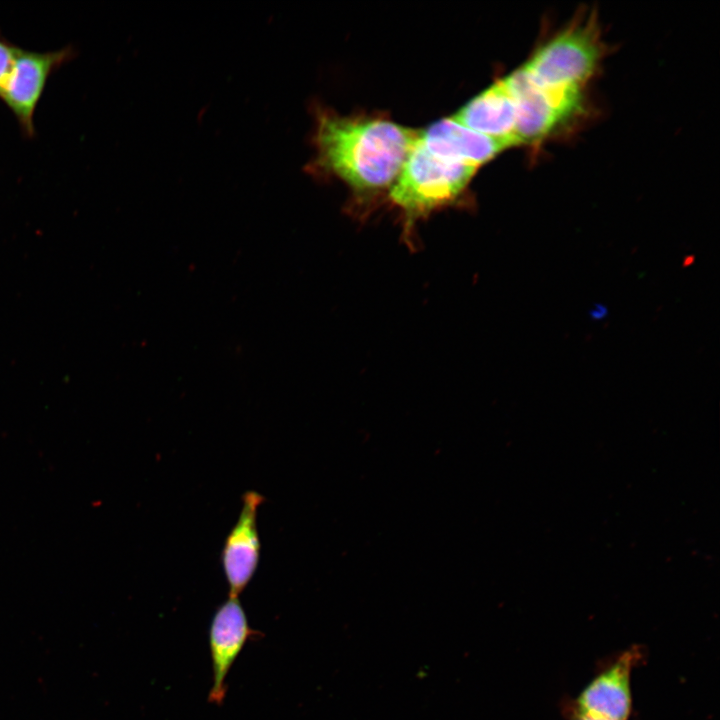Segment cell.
Here are the masks:
<instances>
[{"label": "cell", "instance_id": "10", "mask_svg": "<svg viewBox=\"0 0 720 720\" xmlns=\"http://www.w3.org/2000/svg\"><path fill=\"white\" fill-rule=\"evenodd\" d=\"M452 118L476 132L518 145L515 102L504 78L472 98Z\"/></svg>", "mask_w": 720, "mask_h": 720}, {"label": "cell", "instance_id": "6", "mask_svg": "<svg viewBox=\"0 0 720 720\" xmlns=\"http://www.w3.org/2000/svg\"><path fill=\"white\" fill-rule=\"evenodd\" d=\"M515 102L518 144H537L577 111L557 93L538 86L521 67L504 78Z\"/></svg>", "mask_w": 720, "mask_h": 720}, {"label": "cell", "instance_id": "3", "mask_svg": "<svg viewBox=\"0 0 720 720\" xmlns=\"http://www.w3.org/2000/svg\"><path fill=\"white\" fill-rule=\"evenodd\" d=\"M604 53L596 16H580L538 47L522 68L543 88L582 89Z\"/></svg>", "mask_w": 720, "mask_h": 720}, {"label": "cell", "instance_id": "11", "mask_svg": "<svg viewBox=\"0 0 720 720\" xmlns=\"http://www.w3.org/2000/svg\"><path fill=\"white\" fill-rule=\"evenodd\" d=\"M18 49L0 35V87L12 68Z\"/></svg>", "mask_w": 720, "mask_h": 720}, {"label": "cell", "instance_id": "7", "mask_svg": "<svg viewBox=\"0 0 720 720\" xmlns=\"http://www.w3.org/2000/svg\"><path fill=\"white\" fill-rule=\"evenodd\" d=\"M250 627L238 597L229 596L217 607L209 627V650L212 665V685L208 701L221 705L227 693V675L236 658L249 640L262 637Z\"/></svg>", "mask_w": 720, "mask_h": 720}, {"label": "cell", "instance_id": "5", "mask_svg": "<svg viewBox=\"0 0 720 720\" xmlns=\"http://www.w3.org/2000/svg\"><path fill=\"white\" fill-rule=\"evenodd\" d=\"M72 56L70 47L49 52L18 49L12 68L0 87V99L27 136L34 134V112L49 76Z\"/></svg>", "mask_w": 720, "mask_h": 720}, {"label": "cell", "instance_id": "1", "mask_svg": "<svg viewBox=\"0 0 720 720\" xmlns=\"http://www.w3.org/2000/svg\"><path fill=\"white\" fill-rule=\"evenodd\" d=\"M313 112L316 156L307 170L334 175L363 195L390 187L419 135L382 118L342 117L319 105Z\"/></svg>", "mask_w": 720, "mask_h": 720}, {"label": "cell", "instance_id": "13", "mask_svg": "<svg viewBox=\"0 0 720 720\" xmlns=\"http://www.w3.org/2000/svg\"><path fill=\"white\" fill-rule=\"evenodd\" d=\"M607 309L602 305H596L591 311V317L593 319H601L606 315Z\"/></svg>", "mask_w": 720, "mask_h": 720}, {"label": "cell", "instance_id": "9", "mask_svg": "<svg viewBox=\"0 0 720 720\" xmlns=\"http://www.w3.org/2000/svg\"><path fill=\"white\" fill-rule=\"evenodd\" d=\"M418 139L430 152L476 168L516 145L512 140L491 137L469 129L452 117L419 131Z\"/></svg>", "mask_w": 720, "mask_h": 720}, {"label": "cell", "instance_id": "8", "mask_svg": "<svg viewBox=\"0 0 720 720\" xmlns=\"http://www.w3.org/2000/svg\"><path fill=\"white\" fill-rule=\"evenodd\" d=\"M263 501L264 497L260 493L245 492L238 520L225 539L221 563L231 597H238L242 593L258 568L261 542L257 513Z\"/></svg>", "mask_w": 720, "mask_h": 720}, {"label": "cell", "instance_id": "4", "mask_svg": "<svg viewBox=\"0 0 720 720\" xmlns=\"http://www.w3.org/2000/svg\"><path fill=\"white\" fill-rule=\"evenodd\" d=\"M644 649L632 645L603 664L577 697L565 707L610 720H629L633 701L631 678L642 662Z\"/></svg>", "mask_w": 720, "mask_h": 720}, {"label": "cell", "instance_id": "2", "mask_svg": "<svg viewBox=\"0 0 720 720\" xmlns=\"http://www.w3.org/2000/svg\"><path fill=\"white\" fill-rule=\"evenodd\" d=\"M477 169L430 152L417 138L388 194L402 213L401 240L410 251L418 250L416 222L454 204Z\"/></svg>", "mask_w": 720, "mask_h": 720}, {"label": "cell", "instance_id": "12", "mask_svg": "<svg viewBox=\"0 0 720 720\" xmlns=\"http://www.w3.org/2000/svg\"><path fill=\"white\" fill-rule=\"evenodd\" d=\"M564 712L568 720H610L579 713L567 707H565Z\"/></svg>", "mask_w": 720, "mask_h": 720}]
</instances>
